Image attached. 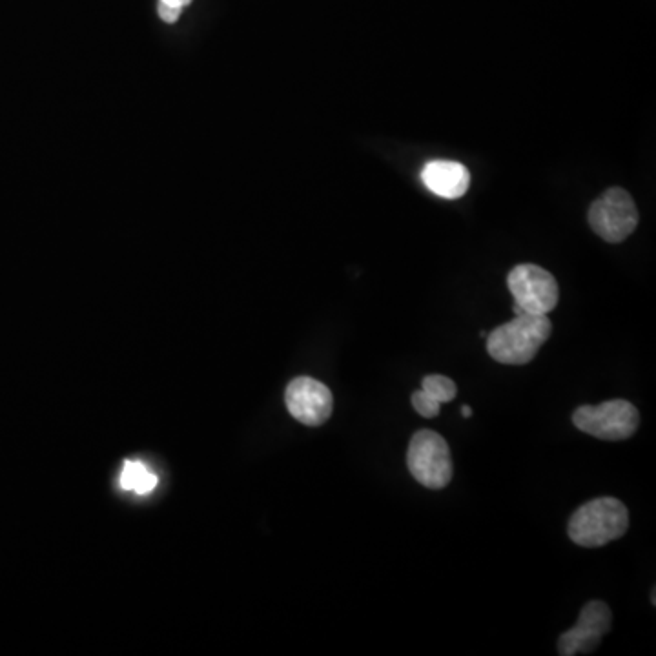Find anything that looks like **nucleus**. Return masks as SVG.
I'll use <instances>...</instances> for the list:
<instances>
[{"label":"nucleus","instance_id":"nucleus-13","mask_svg":"<svg viewBox=\"0 0 656 656\" xmlns=\"http://www.w3.org/2000/svg\"><path fill=\"white\" fill-rule=\"evenodd\" d=\"M181 11L183 10H177V8L166 6V4H159V15H161V19H163L164 22H168V24L177 21V19L181 17Z\"/></svg>","mask_w":656,"mask_h":656},{"label":"nucleus","instance_id":"nucleus-7","mask_svg":"<svg viewBox=\"0 0 656 656\" xmlns=\"http://www.w3.org/2000/svg\"><path fill=\"white\" fill-rule=\"evenodd\" d=\"M285 403L294 420L308 427H319L332 416V392L321 381L301 376L288 383Z\"/></svg>","mask_w":656,"mask_h":656},{"label":"nucleus","instance_id":"nucleus-6","mask_svg":"<svg viewBox=\"0 0 656 656\" xmlns=\"http://www.w3.org/2000/svg\"><path fill=\"white\" fill-rule=\"evenodd\" d=\"M589 225L607 243H622L638 226L635 201L624 188H609L589 208Z\"/></svg>","mask_w":656,"mask_h":656},{"label":"nucleus","instance_id":"nucleus-1","mask_svg":"<svg viewBox=\"0 0 656 656\" xmlns=\"http://www.w3.org/2000/svg\"><path fill=\"white\" fill-rule=\"evenodd\" d=\"M553 325L547 316L520 312L505 325L494 328L487 338V352L503 365H527L551 336Z\"/></svg>","mask_w":656,"mask_h":656},{"label":"nucleus","instance_id":"nucleus-3","mask_svg":"<svg viewBox=\"0 0 656 656\" xmlns=\"http://www.w3.org/2000/svg\"><path fill=\"white\" fill-rule=\"evenodd\" d=\"M407 465L416 482L427 489H445L452 480L449 443L438 432L418 431L410 440Z\"/></svg>","mask_w":656,"mask_h":656},{"label":"nucleus","instance_id":"nucleus-12","mask_svg":"<svg viewBox=\"0 0 656 656\" xmlns=\"http://www.w3.org/2000/svg\"><path fill=\"white\" fill-rule=\"evenodd\" d=\"M410 400H412L414 410L423 418H436L440 414V403L432 400L431 396L425 394L423 390H416Z\"/></svg>","mask_w":656,"mask_h":656},{"label":"nucleus","instance_id":"nucleus-9","mask_svg":"<svg viewBox=\"0 0 656 656\" xmlns=\"http://www.w3.org/2000/svg\"><path fill=\"white\" fill-rule=\"evenodd\" d=\"M423 185L443 199H458L471 185V174L456 161H431L421 170Z\"/></svg>","mask_w":656,"mask_h":656},{"label":"nucleus","instance_id":"nucleus-2","mask_svg":"<svg viewBox=\"0 0 656 656\" xmlns=\"http://www.w3.org/2000/svg\"><path fill=\"white\" fill-rule=\"evenodd\" d=\"M629 527V511L616 498L584 503L569 520V538L580 547H602L622 538Z\"/></svg>","mask_w":656,"mask_h":656},{"label":"nucleus","instance_id":"nucleus-8","mask_svg":"<svg viewBox=\"0 0 656 656\" xmlns=\"http://www.w3.org/2000/svg\"><path fill=\"white\" fill-rule=\"evenodd\" d=\"M611 620L613 615L605 602L595 600L585 604L578 618V624L560 636L558 653L562 656L593 653L602 642L605 633L611 629Z\"/></svg>","mask_w":656,"mask_h":656},{"label":"nucleus","instance_id":"nucleus-4","mask_svg":"<svg viewBox=\"0 0 656 656\" xmlns=\"http://www.w3.org/2000/svg\"><path fill=\"white\" fill-rule=\"evenodd\" d=\"M507 287L514 298V314L547 316L558 305L560 290L551 272L538 265H518L509 272Z\"/></svg>","mask_w":656,"mask_h":656},{"label":"nucleus","instance_id":"nucleus-15","mask_svg":"<svg viewBox=\"0 0 656 656\" xmlns=\"http://www.w3.org/2000/svg\"><path fill=\"white\" fill-rule=\"evenodd\" d=\"M462 416H463V418H471V416H472L471 407H467V405H465V407H463V409H462Z\"/></svg>","mask_w":656,"mask_h":656},{"label":"nucleus","instance_id":"nucleus-14","mask_svg":"<svg viewBox=\"0 0 656 656\" xmlns=\"http://www.w3.org/2000/svg\"><path fill=\"white\" fill-rule=\"evenodd\" d=\"M192 0H161V4H166V6H172V8H177V10H183L185 6H188Z\"/></svg>","mask_w":656,"mask_h":656},{"label":"nucleus","instance_id":"nucleus-10","mask_svg":"<svg viewBox=\"0 0 656 656\" xmlns=\"http://www.w3.org/2000/svg\"><path fill=\"white\" fill-rule=\"evenodd\" d=\"M119 483L124 491H132L143 496V494H150L154 491L155 485H157V476L143 462L128 460V462H124Z\"/></svg>","mask_w":656,"mask_h":656},{"label":"nucleus","instance_id":"nucleus-5","mask_svg":"<svg viewBox=\"0 0 656 656\" xmlns=\"http://www.w3.org/2000/svg\"><path fill=\"white\" fill-rule=\"evenodd\" d=\"M573 423L578 431L600 440L620 441L635 434L640 416L631 401L611 400L598 407L584 405L574 410Z\"/></svg>","mask_w":656,"mask_h":656},{"label":"nucleus","instance_id":"nucleus-11","mask_svg":"<svg viewBox=\"0 0 656 656\" xmlns=\"http://www.w3.org/2000/svg\"><path fill=\"white\" fill-rule=\"evenodd\" d=\"M421 390L425 394H429L432 400L438 401V403H449V401L456 398L458 394V389H456V383L447 378V376H440V374H431V376H425L423 378V383H421Z\"/></svg>","mask_w":656,"mask_h":656}]
</instances>
